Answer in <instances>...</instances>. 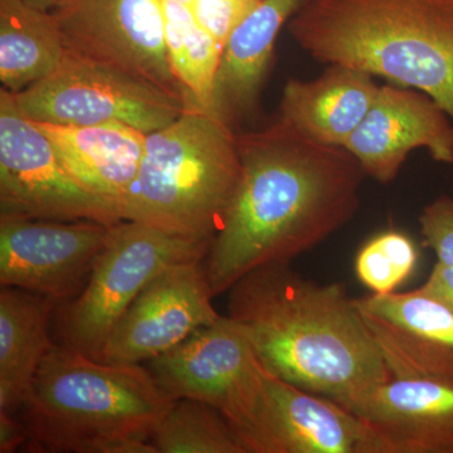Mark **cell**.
<instances>
[{
    "label": "cell",
    "instance_id": "9",
    "mask_svg": "<svg viewBox=\"0 0 453 453\" xmlns=\"http://www.w3.org/2000/svg\"><path fill=\"white\" fill-rule=\"evenodd\" d=\"M0 216L121 222L113 203L83 188L65 168L50 140L0 89Z\"/></svg>",
    "mask_w": 453,
    "mask_h": 453
},
{
    "label": "cell",
    "instance_id": "10",
    "mask_svg": "<svg viewBox=\"0 0 453 453\" xmlns=\"http://www.w3.org/2000/svg\"><path fill=\"white\" fill-rule=\"evenodd\" d=\"M50 12L65 50L193 101L170 67L163 0H65Z\"/></svg>",
    "mask_w": 453,
    "mask_h": 453
},
{
    "label": "cell",
    "instance_id": "20",
    "mask_svg": "<svg viewBox=\"0 0 453 453\" xmlns=\"http://www.w3.org/2000/svg\"><path fill=\"white\" fill-rule=\"evenodd\" d=\"M57 303L23 288H0V411L19 413L38 369L55 348L50 323Z\"/></svg>",
    "mask_w": 453,
    "mask_h": 453
},
{
    "label": "cell",
    "instance_id": "11",
    "mask_svg": "<svg viewBox=\"0 0 453 453\" xmlns=\"http://www.w3.org/2000/svg\"><path fill=\"white\" fill-rule=\"evenodd\" d=\"M110 229L92 220L0 216V286L70 299L85 288Z\"/></svg>",
    "mask_w": 453,
    "mask_h": 453
},
{
    "label": "cell",
    "instance_id": "2",
    "mask_svg": "<svg viewBox=\"0 0 453 453\" xmlns=\"http://www.w3.org/2000/svg\"><path fill=\"white\" fill-rule=\"evenodd\" d=\"M228 292L226 316L271 374L347 410L392 377L342 283L316 282L290 264H268Z\"/></svg>",
    "mask_w": 453,
    "mask_h": 453
},
{
    "label": "cell",
    "instance_id": "14",
    "mask_svg": "<svg viewBox=\"0 0 453 453\" xmlns=\"http://www.w3.org/2000/svg\"><path fill=\"white\" fill-rule=\"evenodd\" d=\"M390 374L453 380V308L425 288L357 297Z\"/></svg>",
    "mask_w": 453,
    "mask_h": 453
},
{
    "label": "cell",
    "instance_id": "28",
    "mask_svg": "<svg viewBox=\"0 0 453 453\" xmlns=\"http://www.w3.org/2000/svg\"><path fill=\"white\" fill-rule=\"evenodd\" d=\"M422 288L453 308V267L443 266L437 262Z\"/></svg>",
    "mask_w": 453,
    "mask_h": 453
},
{
    "label": "cell",
    "instance_id": "7",
    "mask_svg": "<svg viewBox=\"0 0 453 453\" xmlns=\"http://www.w3.org/2000/svg\"><path fill=\"white\" fill-rule=\"evenodd\" d=\"M149 371L172 401L195 399L219 411L244 451L257 453L266 369L228 316L150 360Z\"/></svg>",
    "mask_w": 453,
    "mask_h": 453
},
{
    "label": "cell",
    "instance_id": "25",
    "mask_svg": "<svg viewBox=\"0 0 453 453\" xmlns=\"http://www.w3.org/2000/svg\"><path fill=\"white\" fill-rule=\"evenodd\" d=\"M423 242L437 256L438 264L453 267V196H440L419 214Z\"/></svg>",
    "mask_w": 453,
    "mask_h": 453
},
{
    "label": "cell",
    "instance_id": "16",
    "mask_svg": "<svg viewBox=\"0 0 453 453\" xmlns=\"http://www.w3.org/2000/svg\"><path fill=\"white\" fill-rule=\"evenodd\" d=\"M349 411L374 432L384 453H453V380L392 375Z\"/></svg>",
    "mask_w": 453,
    "mask_h": 453
},
{
    "label": "cell",
    "instance_id": "8",
    "mask_svg": "<svg viewBox=\"0 0 453 453\" xmlns=\"http://www.w3.org/2000/svg\"><path fill=\"white\" fill-rule=\"evenodd\" d=\"M13 97L20 113L35 122L74 127L118 122L145 134L168 127L190 103L70 50L52 73Z\"/></svg>",
    "mask_w": 453,
    "mask_h": 453
},
{
    "label": "cell",
    "instance_id": "6",
    "mask_svg": "<svg viewBox=\"0 0 453 453\" xmlns=\"http://www.w3.org/2000/svg\"><path fill=\"white\" fill-rule=\"evenodd\" d=\"M211 244L135 220L111 226L85 288L59 315L64 345L97 359L146 286L173 265L205 259Z\"/></svg>",
    "mask_w": 453,
    "mask_h": 453
},
{
    "label": "cell",
    "instance_id": "18",
    "mask_svg": "<svg viewBox=\"0 0 453 453\" xmlns=\"http://www.w3.org/2000/svg\"><path fill=\"white\" fill-rule=\"evenodd\" d=\"M380 89L372 74L329 65L318 79H288L277 116L306 138L344 148Z\"/></svg>",
    "mask_w": 453,
    "mask_h": 453
},
{
    "label": "cell",
    "instance_id": "12",
    "mask_svg": "<svg viewBox=\"0 0 453 453\" xmlns=\"http://www.w3.org/2000/svg\"><path fill=\"white\" fill-rule=\"evenodd\" d=\"M204 259L179 262L149 283L113 327L97 360L140 365L219 321Z\"/></svg>",
    "mask_w": 453,
    "mask_h": 453
},
{
    "label": "cell",
    "instance_id": "5",
    "mask_svg": "<svg viewBox=\"0 0 453 453\" xmlns=\"http://www.w3.org/2000/svg\"><path fill=\"white\" fill-rule=\"evenodd\" d=\"M240 177L237 131L190 101L177 120L146 135L121 219L213 242Z\"/></svg>",
    "mask_w": 453,
    "mask_h": 453
},
{
    "label": "cell",
    "instance_id": "29",
    "mask_svg": "<svg viewBox=\"0 0 453 453\" xmlns=\"http://www.w3.org/2000/svg\"><path fill=\"white\" fill-rule=\"evenodd\" d=\"M23 2L31 5V7L41 9V11L50 12L52 9H55L57 5L65 2V0H23Z\"/></svg>",
    "mask_w": 453,
    "mask_h": 453
},
{
    "label": "cell",
    "instance_id": "19",
    "mask_svg": "<svg viewBox=\"0 0 453 453\" xmlns=\"http://www.w3.org/2000/svg\"><path fill=\"white\" fill-rule=\"evenodd\" d=\"M35 124L46 134L65 168L83 188L120 208L138 175L148 134L118 122L89 127Z\"/></svg>",
    "mask_w": 453,
    "mask_h": 453
},
{
    "label": "cell",
    "instance_id": "26",
    "mask_svg": "<svg viewBox=\"0 0 453 453\" xmlns=\"http://www.w3.org/2000/svg\"><path fill=\"white\" fill-rule=\"evenodd\" d=\"M264 0H193L190 8L202 27L225 47L232 31Z\"/></svg>",
    "mask_w": 453,
    "mask_h": 453
},
{
    "label": "cell",
    "instance_id": "15",
    "mask_svg": "<svg viewBox=\"0 0 453 453\" xmlns=\"http://www.w3.org/2000/svg\"><path fill=\"white\" fill-rule=\"evenodd\" d=\"M258 453H384V449L356 413L266 369Z\"/></svg>",
    "mask_w": 453,
    "mask_h": 453
},
{
    "label": "cell",
    "instance_id": "23",
    "mask_svg": "<svg viewBox=\"0 0 453 453\" xmlns=\"http://www.w3.org/2000/svg\"><path fill=\"white\" fill-rule=\"evenodd\" d=\"M149 442L157 453H246L219 411L188 398L172 402Z\"/></svg>",
    "mask_w": 453,
    "mask_h": 453
},
{
    "label": "cell",
    "instance_id": "13",
    "mask_svg": "<svg viewBox=\"0 0 453 453\" xmlns=\"http://www.w3.org/2000/svg\"><path fill=\"white\" fill-rule=\"evenodd\" d=\"M344 148L365 175L389 184L416 149H425L434 162L453 165V120L425 92L380 85L371 110Z\"/></svg>",
    "mask_w": 453,
    "mask_h": 453
},
{
    "label": "cell",
    "instance_id": "30",
    "mask_svg": "<svg viewBox=\"0 0 453 453\" xmlns=\"http://www.w3.org/2000/svg\"><path fill=\"white\" fill-rule=\"evenodd\" d=\"M179 2L184 3V4L189 5L192 4L193 0H179Z\"/></svg>",
    "mask_w": 453,
    "mask_h": 453
},
{
    "label": "cell",
    "instance_id": "22",
    "mask_svg": "<svg viewBox=\"0 0 453 453\" xmlns=\"http://www.w3.org/2000/svg\"><path fill=\"white\" fill-rule=\"evenodd\" d=\"M170 67L188 96L211 113L214 81L225 47L179 0H163Z\"/></svg>",
    "mask_w": 453,
    "mask_h": 453
},
{
    "label": "cell",
    "instance_id": "21",
    "mask_svg": "<svg viewBox=\"0 0 453 453\" xmlns=\"http://www.w3.org/2000/svg\"><path fill=\"white\" fill-rule=\"evenodd\" d=\"M65 46L52 12L0 0V82L16 95L58 67Z\"/></svg>",
    "mask_w": 453,
    "mask_h": 453
},
{
    "label": "cell",
    "instance_id": "4",
    "mask_svg": "<svg viewBox=\"0 0 453 453\" xmlns=\"http://www.w3.org/2000/svg\"><path fill=\"white\" fill-rule=\"evenodd\" d=\"M172 402L140 365H111L55 345L19 411L25 451L157 453L149 438Z\"/></svg>",
    "mask_w": 453,
    "mask_h": 453
},
{
    "label": "cell",
    "instance_id": "24",
    "mask_svg": "<svg viewBox=\"0 0 453 453\" xmlns=\"http://www.w3.org/2000/svg\"><path fill=\"white\" fill-rule=\"evenodd\" d=\"M417 259L418 251L412 238L402 232H384L372 238L357 253L356 273L372 294H390L408 280Z\"/></svg>",
    "mask_w": 453,
    "mask_h": 453
},
{
    "label": "cell",
    "instance_id": "3",
    "mask_svg": "<svg viewBox=\"0 0 453 453\" xmlns=\"http://www.w3.org/2000/svg\"><path fill=\"white\" fill-rule=\"evenodd\" d=\"M288 27L320 64L418 89L453 120V0H312Z\"/></svg>",
    "mask_w": 453,
    "mask_h": 453
},
{
    "label": "cell",
    "instance_id": "17",
    "mask_svg": "<svg viewBox=\"0 0 453 453\" xmlns=\"http://www.w3.org/2000/svg\"><path fill=\"white\" fill-rule=\"evenodd\" d=\"M310 2L264 0L229 35L214 81L211 113L234 131L257 113L277 37Z\"/></svg>",
    "mask_w": 453,
    "mask_h": 453
},
{
    "label": "cell",
    "instance_id": "1",
    "mask_svg": "<svg viewBox=\"0 0 453 453\" xmlns=\"http://www.w3.org/2000/svg\"><path fill=\"white\" fill-rule=\"evenodd\" d=\"M241 177L204 259L214 297L250 271L290 264L348 225L365 173L347 149L306 138L277 116L237 133Z\"/></svg>",
    "mask_w": 453,
    "mask_h": 453
},
{
    "label": "cell",
    "instance_id": "27",
    "mask_svg": "<svg viewBox=\"0 0 453 453\" xmlns=\"http://www.w3.org/2000/svg\"><path fill=\"white\" fill-rule=\"evenodd\" d=\"M28 432L22 418L0 411V453H13L25 449Z\"/></svg>",
    "mask_w": 453,
    "mask_h": 453
}]
</instances>
